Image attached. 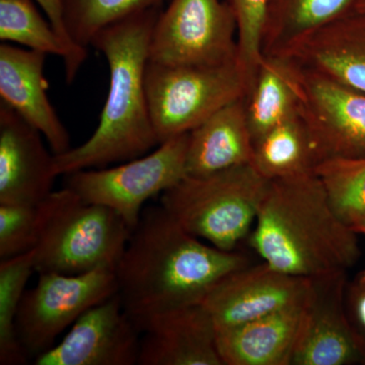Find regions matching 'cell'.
Returning a JSON list of instances; mask_svg holds the SVG:
<instances>
[{
    "label": "cell",
    "mask_w": 365,
    "mask_h": 365,
    "mask_svg": "<svg viewBox=\"0 0 365 365\" xmlns=\"http://www.w3.org/2000/svg\"><path fill=\"white\" fill-rule=\"evenodd\" d=\"M311 281L280 272L265 262L249 264L223 277L201 304L216 331L223 330L304 304Z\"/></svg>",
    "instance_id": "13"
},
{
    "label": "cell",
    "mask_w": 365,
    "mask_h": 365,
    "mask_svg": "<svg viewBox=\"0 0 365 365\" xmlns=\"http://www.w3.org/2000/svg\"><path fill=\"white\" fill-rule=\"evenodd\" d=\"M140 334L117 294L81 314L63 340L35 357L34 364H138Z\"/></svg>",
    "instance_id": "12"
},
{
    "label": "cell",
    "mask_w": 365,
    "mask_h": 365,
    "mask_svg": "<svg viewBox=\"0 0 365 365\" xmlns=\"http://www.w3.org/2000/svg\"><path fill=\"white\" fill-rule=\"evenodd\" d=\"M165 0H62L67 33L88 49L103 29L134 16L160 9Z\"/></svg>",
    "instance_id": "25"
},
{
    "label": "cell",
    "mask_w": 365,
    "mask_h": 365,
    "mask_svg": "<svg viewBox=\"0 0 365 365\" xmlns=\"http://www.w3.org/2000/svg\"><path fill=\"white\" fill-rule=\"evenodd\" d=\"M237 26V58L249 85L263 59V32L270 0H225Z\"/></svg>",
    "instance_id": "27"
},
{
    "label": "cell",
    "mask_w": 365,
    "mask_h": 365,
    "mask_svg": "<svg viewBox=\"0 0 365 365\" xmlns=\"http://www.w3.org/2000/svg\"><path fill=\"white\" fill-rule=\"evenodd\" d=\"M34 1L39 4L41 9L44 11L46 18L50 21V23L54 26L56 32L58 33L71 47L79 50H88L76 44V43L71 39L69 34L67 33L66 21H64L63 2H62V0H34Z\"/></svg>",
    "instance_id": "30"
},
{
    "label": "cell",
    "mask_w": 365,
    "mask_h": 365,
    "mask_svg": "<svg viewBox=\"0 0 365 365\" xmlns=\"http://www.w3.org/2000/svg\"><path fill=\"white\" fill-rule=\"evenodd\" d=\"M304 304L218 330L223 365H292Z\"/></svg>",
    "instance_id": "18"
},
{
    "label": "cell",
    "mask_w": 365,
    "mask_h": 365,
    "mask_svg": "<svg viewBox=\"0 0 365 365\" xmlns=\"http://www.w3.org/2000/svg\"><path fill=\"white\" fill-rule=\"evenodd\" d=\"M0 40L60 57L68 85L73 83L88 59V50L71 47L50 21L43 18L34 0H0Z\"/></svg>",
    "instance_id": "21"
},
{
    "label": "cell",
    "mask_w": 365,
    "mask_h": 365,
    "mask_svg": "<svg viewBox=\"0 0 365 365\" xmlns=\"http://www.w3.org/2000/svg\"><path fill=\"white\" fill-rule=\"evenodd\" d=\"M118 294L116 272L98 268L83 274L39 273V280L26 290L16 327L29 357L39 356L91 307Z\"/></svg>",
    "instance_id": "9"
},
{
    "label": "cell",
    "mask_w": 365,
    "mask_h": 365,
    "mask_svg": "<svg viewBox=\"0 0 365 365\" xmlns=\"http://www.w3.org/2000/svg\"><path fill=\"white\" fill-rule=\"evenodd\" d=\"M345 304L352 326L365 341V269L348 281Z\"/></svg>",
    "instance_id": "29"
},
{
    "label": "cell",
    "mask_w": 365,
    "mask_h": 365,
    "mask_svg": "<svg viewBox=\"0 0 365 365\" xmlns=\"http://www.w3.org/2000/svg\"><path fill=\"white\" fill-rule=\"evenodd\" d=\"M132 230L116 211L88 203L64 187L38 204L35 272L83 274L116 270Z\"/></svg>",
    "instance_id": "4"
},
{
    "label": "cell",
    "mask_w": 365,
    "mask_h": 365,
    "mask_svg": "<svg viewBox=\"0 0 365 365\" xmlns=\"http://www.w3.org/2000/svg\"><path fill=\"white\" fill-rule=\"evenodd\" d=\"M139 365H223L215 322L202 304L141 319Z\"/></svg>",
    "instance_id": "15"
},
{
    "label": "cell",
    "mask_w": 365,
    "mask_h": 365,
    "mask_svg": "<svg viewBox=\"0 0 365 365\" xmlns=\"http://www.w3.org/2000/svg\"><path fill=\"white\" fill-rule=\"evenodd\" d=\"M242 100L253 143L299 114V91L289 61L264 55Z\"/></svg>",
    "instance_id": "20"
},
{
    "label": "cell",
    "mask_w": 365,
    "mask_h": 365,
    "mask_svg": "<svg viewBox=\"0 0 365 365\" xmlns=\"http://www.w3.org/2000/svg\"><path fill=\"white\" fill-rule=\"evenodd\" d=\"M38 239V205L0 204V259L32 251Z\"/></svg>",
    "instance_id": "28"
},
{
    "label": "cell",
    "mask_w": 365,
    "mask_h": 365,
    "mask_svg": "<svg viewBox=\"0 0 365 365\" xmlns=\"http://www.w3.org/2000/svg\"><path fill=\"white\" fill-rule=\"evenodd\" d=\"M242 98L225 106L190 132L187 176H207L252 163L254 143Z\"/></svg>",
    "instance_id": "19"
},
{
    "label": "cell",
    "mask_w": 365,
    "mask_h": 365,
    "mask_svg": "<svg viewBox=\"0 0 365 365\" xmlns=\"http://www.w3.org/2000/svg\"><path fill=\"white\" fill-rule=\"evenodd\" d=\"M275 56L365 93V14L354 11L307 34Z\"/></svg>",
    "instance_id": "17"
},
{
    "label": "cell",
    "mask_w": 365,
    "mask_h": 365,
    "mask_svg": "<svg viewBox=\"0 0 365 365\" xmlns=\"http://www.w3.org/2000/svg\"><path fill=\"white\" fill-rule=\"evenodd\" d=\"M57 177L41 132L0 102V204L38 205Z\"/></svg>",
    "instance_id": "14"
},
{
    "label": "cell",
    "mask_w": 365,
    "mask_h": 365,
    "mask_svg": "<svg viewBox=\"0 0 365 365\" xmlns=\"http://www.w3.org/2000/svg\"><path fill=\"white\" fill-rule=\"evenodd\" d=\"M239 59L215 66H168L148 61L145 90L158 143L190 133L211 115L246 95Z\"/></svg>",
    "instance_id": "6"
},
{
    "label": "cell",
    "mask_w": 365,
    "mask_h": 365,
    "mask_svg": "<svg viewBox=\"0 0 365 365\" xmlns=\"http://www.w3.org/2000/svg\"><path fill=\"white\" fill-rule=\"evenodd\" d=\"M46 56L42 52L1 43L0 102L40 131L52 153L57 155L71 150V140L48 98L44 76Z\"/></svg>",
    "instance_id": "16"
},
{
    "label": "cell",
    "mask_w": 365,
    "mask_h": 365,
    "mask_svg": "<svg viewBox=\"0 0 365 365\" xmlns=\"http://www.w3.org/2000/svg\"><path fill=\"white\" fill-rule=\"evenodd\" d=\"M237 26L225 0H170L158 14L150 62L215 66L237 58Z\"/></svg>",
    "instance_id": "8"
},
{
    "label": "cell",
    "mask_w": 365,
    "mask_h": 365,
    "mask_svg": "<svg viewBox=\"0 0 365 365\" xmlns=\"http://www.w3.org/2000/svg\"><path fill=\"white\" fill-rule=\"evenodd\" d=\"M314 174L343 222L351 227L365 217V157L324 160L317 165Z\"/></svg>",
    "instance_id": "26"
},
{
    "label": "cell",
    "mask_w": 365,
    "mask_h": 365,
    "mask_svg": "<svg viewBox=\"0 0 365 365\" xmlns=\"http://www.w3.org/2000/svg\"><path fill=\"white\" fill-rule=\"evenodd\" d=\"M35 272L34 250L0 262V364H28L16 333V321L26 283Z\"/></svg>",
    "instance_id": "24"
},
{
    "label": "cell",
    "mask_w": 365,
    "mask_h": 365,
    "mask_svg": "<svg viewBox=\"0 0 365 365\" xmlns=\"http://www.w3.org/2000/svg\"><path fill=\"white\" fill-rule=\"evenodd\" d=\"M252 165L268 181L314 172L313 144L299 113L255 141Z\"/></svg>",
    "instance_id": "23"
},
{
    "label": "cell",
    "mask_w": 365,
    "mask_h": 365,
    "mask_svg": "<svg viewBox=\"0 0 365 365\" xmlns=\"http://www.w3.org/2000/svg\"><path fill=\"white\" fill-rule=\"evenodd\" d=\"M359 0H270L263 54L275 55L307 34L353 13Z\"/></svg>",
    "instance_id": "22"
},
{
    "label": "cell",
    "mask_w": 365,
    "mask_h": 365,
    "mask_svg": "<svg viewBox=\"0 0 365 365\" xmlns=\"http://www.w3.org/2000/svg\"><path fill=\"white\" fill-rule=\"evenodd\" d=\"M189 133L158 144L153 153L114 168L78 170L66 175V188L88 203L113 209L131 230L144 204L187 176Z\"/></svg>",
    "instance_id": "7"
},
{
    "label": "cell",
    "mask_w": 365,
    "mask_h": 365,
    "mask_svg": "<svg viewBox=\"0 0 365 365\" xmlns=\"http://www.w3.org/2000/svg\"><path fill=\"white\" fill-rule=\"evenodd\" d=\"M355 11H359V13L365 14V0H359Z\"/></svg>",
    "instance_id": "32"
},
{
    "label": "cell",
    "mask_w": 365,
    "mask_h": 365,
    "mask_svg": "<svg viewBox=\"0 0 365 365\" xmlns=\"http://www.w3.org/2000/svg\"><path fill=\"white\" fill-rule=\"evenodd\" d=\"M269 181L252 163L186 176L160 196V205L182 228L223 251L249 237Z\"/></svg>",
    "instance_id": "5"
},
{
    "label": "cell",
    "mask_w": 365,
    "mask_h": 365,
    "mask_svg": "<svg viewBox=\"0 0 365 365\" xmlns=\"http://www.w3.org/2000/svg\"><path fill=\"white\" fill-rule=\"evenodd\" d=\"M347 272L312 278L292 365H365V341L346 311Z\"/></svg>",
    "instance_id": "11"
},
{
    "label": "cell",
    "mask_w": 365,
    "mask_h": 365,
    "mask_svg": "<svg viewBox=\"0 0 365 365\" xmlns=\"http://www.w3.org/2000/svg\"><path fill=\"white\" fill-rule=\"evenodd\" d=\"M160 9L103 29L91 47L104 55L110 85L100 122L85 143L54 155L57 176L143 157L158 145L145 90L150 44Z\"/></svg>",
    "instance_id": "2"
},
{
    "label": "cell",
    "mask_w": 365,
    "mask_h": 365,
    "mask_svg": "<svg viewBox=\"0 0 365 365\" xmlns=\"http://www.w3.org/2000/svg\"><path fill=\"white\" fill-rule=\"evenodd\" d=\"M251 264L190 234L162 205L144 208L118 263V294L137 324L153 314L201 304L228 274Z\"/></svg>",
    "instance_id": "1"
},
{
    "label": "cell",
    "mask_w": 365,
    "mask_h": 365,
    "mask_svg": "<svg viewBox=\"0 0 365 365\" xmlns=\"http://www.w3.org/2000/svg\"><path fill=\"white\" fill-rule=\"evenodd\" d=\"M351 228L356 234L365 235V217L360 218L351 225Z\"/></svg>",
    "instance_id": "31"
},
{
    "label": "cell",
    "mask_w": 365,
    "mask_h": 365,
    "mask_svg": "<svg viewBox=\"0 0 365 365\" xmlns=\"http://www.w3.org/2000/svg\"><path fill=\"white\" fill-rule=\"evenodd\" d=\"M288 61L317 165L332 158H364L365 93Z\"/></svg>",
    "instance_id": "10"
},
{
    "label": "cell",
    "mask_w": 365,
    "mask_h": 365,
    "mask_svg": "<svg viewBox=\"0 0 365 365\" xmlns=\"http://www.w3.org/2000/svg\"><path fill=\"white\" fill-rule=\"evenodd\" d=\"M359 235L336 215L314 172L269 181L250 245L276 270L312 279L355 266Z\"/></svg>",
    "instance_id": "3"
}]
</instances>
